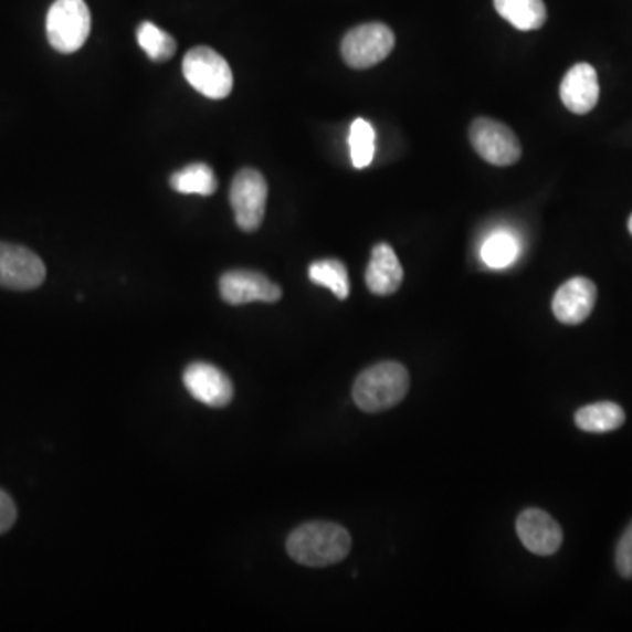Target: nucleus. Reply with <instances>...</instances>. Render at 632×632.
Returning <instances> with one entry per match:
<instances>
[{
    "label": "nucleus",
    "instance_id": "obj_5",
    "mask_svg": "<svg viewBox=\"0 0 632 632\" xmlns=\"http://www.w3.org/2000/svg\"><path fill=\"white\" fill-rule=\"evenodd\" d=\"M396 35L383 23H364L343 38L341 55L350 67L369 69L392 53Z\"/></svg>",
    "mask_w": 632,
    "mask_h": 632
},
{
    "label": "nucleus",
    "instance_id": "obj_10",
    "mask_svg": "<svg viewBox=\"0 0 632 632\" xmlns=\"http://www.w3.org/2000/svg\"><path fill=\"white\" fill-rule=\"evenodd\" d=\"M183 383L196 401L206 407L223 408L234 398V387L225 372L211 364L193 362L185 369Z\"/></svg>",
    "mask_w": 632,
    "mask_h": 632
},
{
    "label": "nucleus",
    "instance_id": "obj_13",
    "mask_svg": "<svg viewBox=\"0 0 632 632\" xmlns=\"http://www.w3.org/2000/svg\"><path fill=\"white\" fill-rule=\"evenodd\" d=\"M560 98L575 115H587L599 101V82L596 69L586 62L572 65L560 83Z\"/></svg>",
    "mask_w": 632,
    "mask_h": 632
},
{
    "label": "nucleus",
    "instance_id": "obj_23",
    "mask_svg": "<svg viewBox=\"0 0 632 632\" xmlns=\"http://www.w3.org/2000/svg\"><path fill=\"white\" fill-rule=\"evenodd\" d=\"M17 515V506H14L13 499L9 497L8 492L0 488V535H4L14 526Z\"/></svg>",
    "mask_w": 632,
    "mask_h": 632
},
{
    "label": "nucleus",
    "instance_id": "obj_6",
    "mask_svg": "<svg viewBox=\"0 0 632 632\" xmlns=\"http://www.w3.org/2000/svg\"><path fill=\"white\" fill-rule=\"evenodd\" d=\"M267 181L256 169H241L231 185V206L241 231L255 232L264 222Z\"/></svg>",
    "mask_w": 632,
    "mask_h": 632
},
{
    "label": "nucleus",
    "instance_id": "obj_19",
    "mask_svg": "<svg viewBox=\"0 0 632 632\" xmlns=\"http://www.w3.org/2000/svg\"><path fill=\"white\" fill-rule=\"evenodd\" d=\"M137 43L151 61L164 62L172 59L176 53V41L171 34L158 29L155 23L145 22L137 29Z\"/></svg>",
    "mask_w": 632,
    "mask_h": 632
},
{
    "label": "nucleus",
    "instance_id": "obj_4",
    "mask_svg": "<svg viewBox=\"0 0 632 632\" xmlns=\"http://www.w3.org/2000/svg\"><path fill=\"white\" fill-rule=\"evenodd\" d=\"M187 82L204 97L220 101L231 94L234 85L231 65L210 46H196L183 59Z\"/></svg>",
    "mask_w": 632,
    "mask_h": 632
},
{
    "label": "nucleus",
    "instance_id": "obj_9",
    "mask_svg": "<svg viewBox=\"0 0 632 632\" xmlns=\"http://www.w3.org/2000/svg\"><path fill=\"white\" fill-rule=\"evenodd\" d=\"M220 295L227 304L241 306L249 303H276L282 299V288L256 271L234 270L222 274Z\"/></svg>",
    "mask_w": 632,
    "mask_h": 632
},
{
    "label": "nucleus",
    "instance_id": "obj_18",
    "mask_svg": "<svg viewBox=\"0 0 632 632\" xmlns=\"http://www.w3.org/2000/svg\"><path fill=\"white\" fill-rule=\"evenodd\" d=\"M308 274L313 283L329 288L338 299L345 301L350 295L348 271L341 261L325 259V261L313 262L309 265Z\"/></svg>",
    "mask_w": 632,
    "mask_h": 632
},
{
    "label": "nucleus",
    "instance_id": "obj_2",
    "mask_svg": "<svg viewBox=\"0 0 632 632\" xmlns=\"http://www.w3.org/2000/svg\"><path fill=\"white\" fill-rule=\"evenodd\" d=\"M408 390L407 368L399 362H381L360 372L354 385V401L366 413H378L399 404Z\"/></svg>",
    "mask_w": 632,
    "mask_h": 632
},
{
    "label": "nucleus",
    "instance_id": "obj_21",
    "mask_svg": "<svg viewBox=\"0 0 632 632\" xmlns=\"http://www.w3.org/2000/svg\"><path fill=\"white\" fill-rule=\"evenodd\" d=\"M375 141H377V136H375L372 125L368 120H364V118H357L351 124L350 137H348L354 167L364 169V167H368L372 162V158H375Z\"/></svg>",
    "mask_w": 632,
    "mask_h": 632
},
{
    "label": "nucleus",
    "instance_id": "obj_24",
    "mask_svg": "<svg viewBox=\"0 0 632 632\" xmlns=\"http://www.w3.org/2000/svg\"><path fill=\"white\" fill-rule=\"evenodd\" d=\"M629 232H631V235H632V214H631V219H629Z\"/></svg>",
    "mask_w": 632,
    "mask_h": 632
},
{
    "label": "nucleus",
    "instance_id": "obj_1",
    "mask_svg": "<svg viewBox=\"0 0 632 632\" xmlns=\"http://www.w3.org/2000/svg\"><path fill=\"white\" fill-rule=\"evenodd\" d=\"M350 533L333 522H309L286 539L288 556L308 568L338 565L350 554Z\"/></svg>",
    "mask_w": 632,
    "mask_h": 632
},
{
    "label": "nucleus",
    "instance_id": "obj_12",
    "mask_svg": "<svg viewBox=\"0 0 632 632\" xmlns=\"http://www.w3.org/2000/svg\"><path fill=\"white\" fill-rule=\"evenodd\" d=\"M598 299L594 282L583 276L568 280L554 295L551 309L557 320L566 325H578L589 318Z\"/></svg>",
    "mask_w": 632,
    "mask_h": 632
},
{
    "label": "nucleus",
    "instance_id": "obj_22",
    "mask_svg": "<svg viewBox=\"0 0 632 632\" xmlns=\"http://www.w3.org/2000/svg\"><path fill=\"white\" fill-rule=\"evenodd\" d=\"M617 569L624 578H632V522L617 545Z\"/></svg>",
    "mask_w": 632,
    "mask_h": 632
},
{
    "label": "nucleus",
    "instance_id": "obj_11",
    "mask_svg": "<svg viewBox=\"0 0 632 632\" xmlns=\"http://www.w3.org/2000/svg\"><path fill=\"white\" fill-rule=\"evenodd\" d=\"M517 535L524 547L536 556H551L565 539L562 527L543 509H526L517 518Z\"/></svg>",
    "mask_w": 632,
    "mask_h": 632
},
{
    "label": "nucleus",
    "instance_id": "obj_8",
    "mask_svg": "<svg viewBox=\"0 0 632 632\" xmlns=\"http://www.w3.org/2000/svg\"><path fill=\"white\" fill-rule=\"evenodd\" d=\"M46 280L44 262L32 250L0 243V286L9 291H34Z\"/></svg>",
    "mask_w": 632,
    "mask_h": 632
},
{
    "label": "nucleus",
    "instance_id": "obj_17",
    "mask_svg": "<svg viewBox=\"0 0 632 632\" xmlns=\"http://www.w3.org/2000/svg\"><path fill=\"white\" fill-rule=\"evenodd\" d=\"M171 187L176 192L196 193V196H213L219 189V181L213 169L206 164H192L171 176Z\"/></svg>",
    "mask_w": 632,
    "mask_h": 632
},
{
    "label": "nucleus",
    "instance_id": "obj_15",
    "mask_svg": "<svg viewBox=\"0 0 632 632\" xmlns=\"http://www.w3.org/2000/svg\"><path fill=\"white\" fill-rule=\"evenodd\" d=\"M497 13L518 31H536L547 22L543 0H494Z\"/></svg>",
    "mask_w": 632,
    "mask_h": 632
},
{
    "label": "nucleus",
    "instance_id": "obj_14",
    "mask_svg": "<svg viewBox=\"0 0 632 632\" xmlns=\"http://www.w3.org/2000/svg\"><path fill=\"white\" fill-rule=\"evenodd\" d=\"M404 278L398 255L387 243H378L372 249L371 261L366 270L369 291L377 295H392L399 291Z\"/></svg>",
    "mask_w": 632,
    "mask_h": 632
},
{
    "label": "nucleus",
    "instance_id": "obj_7",
    "mask_svg": "<svg viewBox=\"0 0 632 632\" xmlns=\"http://www.w3.org/2000/svg\"><path fill=\"white\" fill-rule=\"evenodd\" d=\"M474 150L492 166H513L522 157V146L512 128L492 118H476L470 127Z\"/></svg>",
    "mask_w": 632,
    "mask_h": 632
},
{
    "label": "nucleus",
    "instance_id": "obj_20",
    "mask_svg": "<svg viewBox=\"0 0 632 632\" xmlns=\"http://www.w3.org/2000/svg\"><path fill=\"white\" fill-rule=\"evenodd\" d=\"M520 246L512 234L497 232L492 234L482 246V261L492 270H505L517 261Z\"/></svg>",
    "mask_w": 632,
    "mask_h": 632
},
{
    "label": "nucleus",
    "instance_id": "obj_16",
    "mask_svg": "<svg viewBox=\"0 0 632 632\" xmlns=\"http://www.w3.org/2000/svg\"><path fill=\"white\" fill-rule=\"evenodd\" d=\"M575 422L578 429L594 434L617 431L625 422V413L619 404L610 401L594 402L589 407H583L575 414Z\"/></svg>",
    "mask_w": 632,
    "mask_h": 632
},
{
    "label": "nucleus",
    "instance_id": "obj_3",
    "mask_svg": "<svg viewBox=\"0 0 632 632\" xmlns=\"http://www.w3.org/2000/svg\"><path fill=\"white\" fill-rule=\"evenodd\" d=\"M91 9L85 0H55L48 11V41L56 52L74 53L91 35Z\"/></svg>",
    "mask_w": 632,
    "mask_h": 632
}]
</instances>
